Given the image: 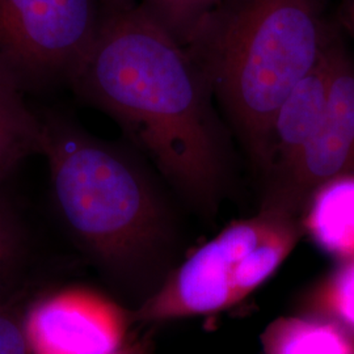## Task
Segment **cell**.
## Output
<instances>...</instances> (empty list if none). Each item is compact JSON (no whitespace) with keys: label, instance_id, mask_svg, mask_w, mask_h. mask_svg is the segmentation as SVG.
<instances>
[{"label":"cell","instance_id":"cell-1","mask_svg":"<svg viewBox=\"0 0 354 354\" xmlns=\"http://www.w3.org/2000/svg\"><path fill=\"white\" fill-rule=\"evenodd\" d=\"M68 88L113 120L178 200L215 214L235 174L232 134L189 51L138 0L105 28Z\"/></svg>","mask_w":354,"mask_h":354},{"label":"cell","instance_id":"cell-2","mask_svg":"<svg viewBox=\"0 0 354 354\" xmlns=\"http://www.w3.org/2000/svg\"><path fill=\"white\" fill-rule=\"evenodd\" d=\"M41 113L53 205L76 245L122 276L165 266L176 251L174 192L125 140L92 134L59 109Z\"/></svg>","mask_w":354,"mask_h":354},{"label":"cell","instance_id":"cell-3","mask_svg":"<svg viewBox=\"0 0 354 354\" xmlns=\"http://www.w3.org/2000/svg\"><path fill=\"white\" fill-rule=\"evenodd\" d=\"M327 6L328 0H219L185 45L259 176L279 105L339 28Z\"/></svg>","mask_w":354,"mask_h":354},{"label":"cell","instance_id":"cell-4","mask_svg":"<svg viewBox=\"0 0 354 354\" xmlns=\"http://www.w3.org/2000/svg\"><path fill=\"white\" fill-rule=\"evenodd\" d=\"M298 215L261 203L205 241L169 273L136 313L140 323H165L226 311L263 286L304 236Z\"/></svg>","mask_w":354,"mask_h":354},{"label":"cell","instance_id":"cell-5","mask_svg":"<svg viewBox=\"0 0 354 354\" xmlns=\"http://www.w3.org/2000/svg\"><path fill=\"white\" fill-rule=\"evenodd\" d=\"M134 0H0V80L26 93L70 86L108 24Z\"/></svg>","mask_w":354,"mask_h":354},{"label":"cell","instance_id":"cell-6","mask_svg":"<svg viewBox=\"0 0 354 354\" xmlns=\"http://www.w3.org/2000/svg\"><path fill=\"white\" fill-rule=\"evenodd\" d=\"M354 175V58L340 39L322 124L295 162L264 185L261 203L298 215L323 185Z\"/></svg>","mask_w":354,"mask_h":354},{"label":"cell","instance_id":"cell-7","mask_svg":"<svg viewBox=\"0 0 354 354\" xmlns=\"http://www.w3.org/2000/svg\"><path fill=\"white\" fill-rule=\"evenodd\" d=\"M29 354H118L125 348L122 308L97 291L68 288L28 304Z\"/></svg>","mask_w":354,"mask_h":354},{"label":"cell","instance_id":"cell-8","mask_svg":"<svg viewBox=\"0 0 354 354\" xmlns=\"http://www.w3.org/2000/svg\"><path fill=\"white\" fill-rule=\"evenodd\" d=\"M342 38L337 28L317 64L279 105L269 133L266 165L260 174L264 185L290 168L320 127L328 102L335 53Z\"/></svg>","mask_w":354,"mask_h":354},{"label":"cell","instance_id":"cell-9","mask_svg":"<svg viewBox=\"0 0 354 354\" xmlns=\"http://www.w3.org/2000/svg\"><path fill=\"white\" fill-rule=\"evenodd\" d=\"M302 227L336 261L354 256V175L336 178L310 197Z\"/></svg>","mask_w":354,"mask_h":354},{"label":"cell","instance_id":"cell-10","mask_svg":"<svg viewBox=\"0 0 354 354\" xmlns=\"http://www.w3.org/2000/svg\"><path fill=\"white\" fill-rule=\"evenodd\" d=\"M266 354H354V332L311 314L273 320L261 335Z\"/></svg>","mask_w":354,"mask_h":354},{"label":"cell","instance_id":"cell-11","mask_svg":"<svg viewBox=\"0 0 354 354\" xmlns=\"http://www.w3.org/2000/svg\"><path fill=\"white\" fill-rule=\"evenodd\" d=\"M41 113L26 95L0 80V183H6L24 160L42 152Z\"/></svg>","mask_w":354,"mask_h":354},{"label":"cell","instance_id":"cell-12","mask_svg":"<svg viewBox=\"0 0 354 354\" xmlns=\"http://www.w3.org/2000/svg\"><path fill=\"white\" fill-rule=\"evenodd\" d=\"M302 313L327 317L354 332V256L336 263L306 292Z\"/></svg>","mask_w":354,"mask_h":354},{"label":"cell","instance_id":"cell-13","mask_svg":"<svg viewBox=\"0 0 354 354\" xmlns=\"http://www.w3.org/2000/svg\"><path fill=\"white\" fill-rule=\"evenodd\" d=\"M7 183H0V282L26 257L29 232Z\"/></svg>","mask_w":354,"mask_h":354},{"label":"cell","instance_id":"cell-14","mask_svg":"<svg viewBox=\"0 0 354 354\" xmlns=\"http://www.w3.org/2000/svg\"><path fill=\"white\" fill-rule=\"evenodd\" d=\"M140 6L176 39L187 45L203 17L219 0H138Z\"/></svg>","mask_w":354,"mask_h":354},{"label":"cell","instance_id":"cell-15","mask_svg":"<svg viewBox=\"0 0 354 354\" xmlns=\"http://www.w3.org/2000/svg\"><path fill=\"white\" fill-rule=\"evenodd\" d=\"M26 306L20 295L0 294V354H29L24 328Z\"/></svg>","mask_w":354,"mask_h":354},{"label":"cell","instance_id":"cell-16","mask_svg":"<svg viewBox=\"0 0 354 354\" xmlns=\"http://www.w3.org/2000/svg\"><path fill=\"white\" fill-rule=\"evenodd\" d=\"M342 21L354 39V0H342Z\"/></svg>","mask_w":354,"mask_h":354},{"label":"cell","instance_id":"cell-17","mask_svg":"<svg viewBox=\"0 0 354 354\" xmlns=\"http://www.w3.org/2000/svg\"><path fill=\"white\" fill-rule=\"evenodd\" d=\"M118 354H147V351L142 342H138L133 345H125V348Z\"/></svg>","mask_w":354,"mask_h":354}]
</instances>
